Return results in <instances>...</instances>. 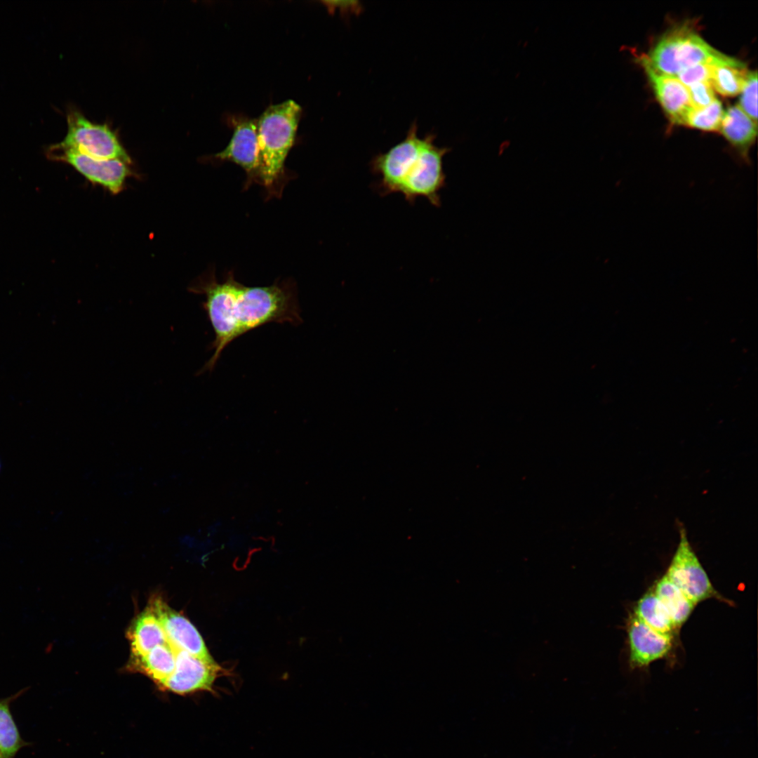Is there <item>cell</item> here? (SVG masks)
Returning <instances> with one entry per match:
<instances>
[{"label":"cell","mask_w":758,"mask_h":758,"mask_svg":"<svg viewBox=\"0 0 758 758\" xmlns=\"http://www.w3.org/2000/svg\"><path fill=\"white\" fill-rule=\"evenodd\" d=\"M190 291L205 296L203 308L214 332L212 356L198 375L211 371L223 350L245 333L270 323H302L296 287L292 281H276L267 286H248L232 272L218 281L213 273L201 278Z\"/></svg>","instance_id":"cell-1"},{"label":"cell","mask_w":758,"mask_h":758,"mask_svg":"<svg viewBox=\"0 0 758 758\" xmlns=\"http://www.w3.org/2000/svg\"><path fill=\"white\" fill-rule=\"evenodd\" d=\"M301 114L293 100L270 106L257 119L258 183L275 194L284 174L286 159L292 148Z\"/></svg>","instance_id":"cell-2"},{"label":"cell","mask_w":758,"mask_h":758,"mask_svg":"<svg viewBox=\"0 0 758 758\" xmlns=\"http://www.w3.org/2000/svg\"><path fill=\"white\" fill-rule=\"evenodd\" d=\"M724 55L709 45L689 25L669 30L644 58L656 72L676 77L697 64L724 59Z\"/></svg>","instance_id":"cell-3"},{"label":"cell","mask_w":758,"mask_h":758,"mask_svg":"<svg viewBox=\"0 0 758 758\" xmlns=\"http://www.w3.org/2000/svg\"><path fill=\"white\" fill-rule=\"evenodd\" d=\"M434 139L433 134L421 138L404 164L398 192L410 204L418 197H425L433 206H441L439 192L446 185L443 159L450 149L437 146Z\"/></svg>","instance_id":"cell-4"},{"label":"cell","mask_w":758,"mask_h":758,"mask_svg":"<svg viewBox=\"0 0 758 758\" xmlns=\"http://www.w3.org/2000/svg\"><path fill=\"white\" fill-rule=\"evenodd\" d=\"M67 133L62 141L56 143L58 147L97 159L131 164L130 156L107 124H94L73 108L67 112Z\"/></svg>","instance_id":"cell-5"},{"label":"cell","mask_w":758,"mask_h":758,"mask_svg":"<svg viewBox=\"0 0 758 758\" xmlns=\"http://www.w3.org/2000/svg\"><path fill=\"white\" fill-rule=\"evenodd\" d=\"M679 533V542L665 575L695 606L710 598L730 604L712 586L690 545L686 530L681 527Z\"/></svg>","instance_id":"cell-6"},{"label":"cell","mask_w":758,"mask_h":758,"mask_svg":"<svg viewBox=\"0 0 758 758\" xmlns=\"http://www.w3.org/2000/svg\"><path fill=\"white\" fill-rule=\"evenodd\" d=\"M46 157L53 161L68 164L88 181L118 194L131 174L129 164L117 159H100L81 152L58 147L56 144L46 149Z\"/></svg>","instance_id":"cell-7"},{"label":"cell","mask_w":758,"mask_h":758,"mask_svg":"<svg viewBox=\"0 0 758 758\" xmlns=\"http://www.w3.org/2000/svg\"><path fill=\"white\" fill-rule=\"evenodd\" d=\"M224 673L217 663H207L186 651L175 650V669L159 689L180 695L198 691L214 693L215 682Z\"/></svg>","instance_id":"cell-8"},{"label":"cell","mask_w":758,"mask_h":758,"mask_svg":"<svg viewBox=\"0 0 758 758\" xmlns=\"http://www.w3.org/2000/svg\"><path fill=\"white\" fill-rule=\"evenodd\" d=\"M149 608L159 620L168 641L176 651L189 653L207 663H215L197 628L183 616L171 609L161 597L149 601Z\"/></svg>","instance_id":"cell-9"},{"label":"cell","mask_w":758,"mask_h":758,"mask_svg":"<svg viewBox=\"0 0 758 758\" xmlns=\"http://www.w3.org/2000/svg\"><path fill=\"white\" fill-rule=\"evenodd\" d=\"M232 137L215 159L241 166L246 174V185L258 183V140L257 119L242 118L234 124Z\"/></svg>","instance_id":"cell-10"},{"label":"cell","mask_w":758,"mask_h":758,"mask_svg":"<svg viewBox=\"0 0 758 758\" xmlns=\"http://www.w3.org/2000/svg\"><path fill=\"white\" fill-rule=\"evenodd\" d=\"M627 631L629 663L632 669L647 667L652 662L666 656L672 647V634H663L654 630L634 613L629 618Z\"/></svg>","instance_id":"cell-11"},{"label":"cell","mask_w":758,"mask_h":758,"mask_svg":"<svg viewBox=\"0 0 758 758\" xmlns=\"http://www.w3.org/2000/svg\"><path fill=\"white\" fill-rule=\"evenodd\" d=\"M640 62L650 81L656 96L672 122L684 124L693 108L688 88L676 77L655 71L644 56Z\"/></svg>","instance_id":"cell-12"},{"label":"cell","mask_w":758,"mask_h":758,"mask_svg":"<svg viewBox=\"0 0 758 758\" xmlns=\"http://www.w3.org/2000/svg\"><path fill=\"white\" fill-rule=\"evenodd\" d=\"M719 131L735 148L740 158L748 162V153L757 136V123L738 106L724 111Z\"/></svg>","instance_id":"cell-13"},{"label":"cell","mask_w":758,"mask_h":758,"mask_svg":"<svg viewBox=\"0 0 758 758\" xmlns=\"http://www.w3.org/2000/svg\"><path fill=\"white\" fill-rule=\"evenodd\" d=\"M127 635L132 657L145 656L154 647L169 643L159 620L149 606L134 620Z\"/></svg>","instance_id":"cell-14"},{"label":"cell","mask_w":758,"mask_h":758,"mask_svg":"<svg viewBox=\"0 0 758 758\" xmlns=\"http://www.w3.org/2000/svg\"><path fill=\"white\" fill-rule=\"evenodd\" d=\"M175 650L169 643L159 645L146 655L131 657L128 668L147 676L159 687L173 672Z\"/></svg>","instance_id":"cell-15"},{"label":"cell","mask_w":758,"mask_h":758,"mask_svg":"<svg viewBox=\"0 0 758 758\" xmlns=\"http://www.w3.org/2000/svg\"><path fill=\"white\" fill-rule=\"evenodd\" d=\"M665 608L675 628L683 625L696 606L665 575L659 579L653 590Z\"/></svg>","instance_id":"cell-16"},{"label":"cell","mask_w":758,"mask_h":758,"mask_svg":"<svg viewBox=\"0 0 758 758\" xmlns=\"http://www.w3.org/2000/svg\"><path fill=\"white\" fill-rule=\"evenodd\" d=\"M28 689L26 687L13 695L0 699V751L4 758H15L20 749L31 745L21 738L10 710L11 703Z\"/></svg>","instance_id":"cell-17"},{"label":"cell","mask_w":758,"mask_h":758,"mask_svg":"<svg viewBox=\"0 0 758 758\" xmlns=\"http://www.w3.org/2000/svg\"><path fill=\"white\" fill-rule=\"evenodd\" d=\"M747 73L745 65L732 58L729 61L714 64L710 84L722 95L733 96L741 92Z\"/></svg>","instance_id":"cell-18"},{"label":"cell","mask_w":758,"mask_h":758,"mask_svg":"<svg viewBox=\"0 0 758 758\" xmlns=\"http://www.w3.org/2000/svg\"><path fill=\"white\" fill-rule=\"evenodd\" d=\"M634 614L658 632L673 634L676 629L665 608L653 590L648 591L638 600Z\"/></svg>","instance_id":"cell-19"},{"label":"cell","mask_w":758,"mask_h":758,"mask_svg":"<svg viewBox=\"0 0 758 758\" xmlns=\"http://www.w3.org/2000/svg\"><path fill=\"white\" fill-rule=\"evenodd\" d=\"M724 114L722 105L716 99L705 107L691 109L686 117L684 125L707 131H719Z\"/></svg>","instance_id":"cell-20"},{"label":"cell","mask_w":758,"mask_h":758,"mask_svg":"<svg viewBox=\"0 0 758 758\" xmlns=\"http://www.w3.org/2000/svg\"><path fill=\"white\" fill-rule=\"evenodd\" d=\"M738 106L757 124V73L748 71Z\"/></svg>","instance_id":"cell-21"},{"label":"cell","mask_w":758,"mask_h":758,"mask_svg":"<svg viewBox=\"0 0 758 758\" xmlns=\"http://www.w3.org/2000/svg\"><path fill=\"white\" fill-rule=\"evenodd\" d=\"M731 58L727 56L721 60L695 65L681 71L676 77L686 87L700 81L710 82L714 64L727 62Z\"/></svg>","instance_id":"cell-22"},{"label":"cell","mask_w":758,"mask_h":758,"mask_svg":"<svg viewBox=\"0 0 758 758\" xmlns=\"http://www.w3.org/2000/svg\"><path fill=\"white\" fill-rule=\"evenodd\" d=\"M693 108L700 109L713 102L717 98L709 81H700L687 86Z\"/></svg>","instance_id":"cell-23"},{"label":"cell","mask_w":758,"mask_h":758,"mask_svg":"<svg viewBox=\"0 0 758 758\" xmlns=\"http://www.w3.org/2000/svg\"><path fill=\"white\" fill-rule=\"evenodd\" d=\"M0 758H4V757H3V756H2V754H1V751H0Z\"/></svg>","instance_id":"cell-24"},{"label":"cell","mask_w":758,"mask_h":758,"mask_svg":"<svg viewBox=\"0 0 758 758\" xmlns=\"http://www.w3.org/2000/svg\"><path fill=\"white\" fill-rule=\"evenodd\" d=\"M0 469H1V463H0Z\"/></svg>","instance_id":"cell-25"}]
</instances>
